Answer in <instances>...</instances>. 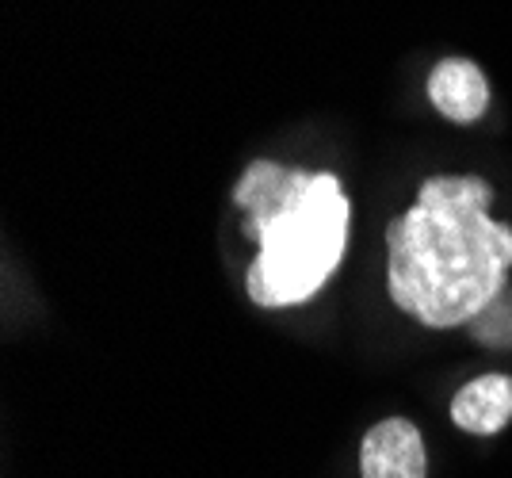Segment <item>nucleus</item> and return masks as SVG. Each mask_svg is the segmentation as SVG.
<instances>
[{"label":"nucleus","mask_w":512,"mask_h":478,"mask_svg":"<svg viewBox=\"0 0 512 478\" xmlns=\"http://www.w3.org/2000/svg\"><path fill=\"white\" fill-rule=\"evenodd\" d=\"M451 421L474 436L501 433L512 421V379L509 375H482L470 379L463 391L451 398Z\"/></svg>","instance_id":"39448f33"},{"label":"nucleus","mask_w":512,"mask_h":478,"mask_svg":"<svg viewBox=\"0 0 512 478\" xmlns=\"http://www.w3.org/2000/svg\"><path fill=\"white\" fill-rule=\"evenodd\" d=\"M474 341L490 348H512V291H501L474 322H470Z\"/></svg>","instance_id":"423d86ee"},{"label":"nucleus","mask_w":512,"mask_h":478,"mask_svg":"<svg viewBox=\"0 0 512 478\" xmlns=\"http://www.w3.org/2000/svg\"><path fill=\"white\" fill-rule=\"evenodd\" d=\"M363 478H425V440L406 417H386L363 436L360 448Z\"/></svg>","instance_id":"7ed1b4c3"},{"label":"nucleus","mask_w":512,"mask_h":478,"mask_svg":"<svg viewBox=\"0 0 512 478\" xmlns=\"http://www.w3.org/2000/svg\"><path fill=\"white\" fill-rule=\"evenodd\" d=\"M482 176H428L386 226V291L428 329L470 326L505 291L512 226L490 218Z\"/></svg>","instance_id":"f257e3e1"},{"label":"nucleus","mask_w":512,"mask_h":478,"mask_svg":"<svg viewBox=\"0 0 512 478\" xmlns=\"http://www.w3.org/2000/svg\"><path fill=\"white\" fill-rule=\"evenodd\" d=\"M428 100L451 123H474L490 108V81L467 58H444L428 73Z\"/></svg>","instance_id":"20e7f679"},{"label":"nucleus","mask_w":512,"mask_h":478,"mask_svg":"<svg viewBox=\"0 0 512 478\" xmlns=\"http://www.w3.org/2000/svg\"><path fill=\"white\" fill-rule=\"evenodd\" d=\"M234 203L245 211V230L256 241L249 264V299L264 310H283L314 299L337 272L348 245V196L333 173L287 169L279 161H253L234 184Z\"/></svg>","instance_id":"f03ea898"}]
</instances>
